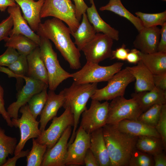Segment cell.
I'll return each instance as SVG.
<instances>
[{
    "label": "cell",
    "mask_w": 166,
    "mask_h": 166,
    "mask_svg": "<svg viewBox=\"0 0 166 166\" xmlns=\"http://www.w3.org/2000/svg\"><path fill=\"white\" fill-rule=\"evenodd\" d=\"M36 32L53 43L71 69L81 68L80 51L71 39L70 29L61 20L55 18L47 19L39 24Z\"/></svg>",
    "instance_id": "obj_1"
},
{
    "label": "cell",
    "mask_w": 166,
    "mask_h": 166,
    "mask_svg": "<svg viewBox=\"0 0 166 166\" xmlns=\"http://www.w3.org/2000/svg\"><path fill=\"white\" fill-rule=\"evenodd\" d=\"M102 130L110 166H128L131 155L136 148L138 137L120 131L115 125L106 124Z\"/></svg>",
    "instance_id": "obj_2"
},
{
    "label": "cell",
    "mask_w": 166,
    "mask_h": 166,
    "mask_svg": "<svg viewBox=\"0 0 166 166\" xmlns=\"http://www.w3.org/2000/svg\"><path fill=\"white\" fill-rule=\"evenodd\" d=\"M97 86V83L81 84L74 81L70 87L61 91L64 97L62 107L65 109L69 108L74 119L73 130L68 145L74 140L80 116L87 109V103L98 89Z\"/></svg>",
    "instance_id": "obj_3"
},
{
    "label": "cell",
    "mask_w": 166,
    "mask_h": 166,
    "mask_svg": "<svg viewBox=\"0 0 166 166\" xmlns=\"http://www.w3.org/2000/svg\"><path fill=\"white\" fill-rule=\"evenodd\" d=\"M40 37V54L48 73V88L50 90L54 91L63 81L72 78V75L61 67L50 40Z\"/></svg>",
    "instance_id": "obj_4"
},
{
    "label": "cell",
    "mask_w": 166,
    "mask_h": 166,
    "mask_svg": "<svg viewBox=\"0 0 166 166\" xmlns=\"http://www.w3.org/2000/svg\"><path fill=\"white\" fill-rule=\"evenodd\" d=\"M53 17L64 22L70 29L71 34L79 26L74 5L71 0H45L40 12L41 18Z\"/></svg>",
    "instance_id": "obj_5"
},
{
    "label": "cell",
    "mask_w": 166,
    "mask_h": 166,
    "mask_svg": "<svg viewBox=\"0 0 166 166\" xmlns=\"http://www.w3.org/2000/svg\"><path fill=\"white\" fill-rule=\"evenodd\" d=\"M123 65L122 62H117L102 66L87 61L80 70L71 73L72 78L74 81L81 84L108 81L121 69Z\"/></svg>",
    "instance_id": "obj_6"
},
{
    "label": "cell",
    "mask_w": 166,
    "mask_h": 166,
    "mask_svg": "<svg viewBox=\"0 0 166 166\" xmlns=\"http://www.w3.org/2000/svg\"><path fill=\"white\" fill-rule=\"evenodd\" d=\"M112 100L109 105L106 124L116 125L124 120H137L143 112L133 98L128 99L122 96Z\"/></svg>",
    "instance_id": "obj_7"
},
{
    "label": "cell",
    "mask_w": 166,
    "mask_h": 166,
    "mask_svg": "<svg viewBox=\"0 0 166 166\" xmlns=\"http://www.w3.org/2000/svg\"><path fill=\"white\" fill-rule=\"evenodd\" d=\"M134 81L133 76L126 67L121 69L108 81L105 86L97 89L91 98L101 101L124 96L127 86Z\"/></svg>",
    "instance_id": "obj_8"
},
{
    "label": "cell",
    "mask_w": 166,
    "mask_h": 166,
    "mask_svg": "<svg viewBox=\"0 0 166 166\" xmlns=\"http://www.w3.org/2000/svg\"><path fill=\"white\" fill-rule=\"evenodd\" d=\"M19 111L22 114L21 117L13 118L11 120L13 126L18 128L20 133V139L15 149L14 155L18 154L22 150L29 140L37 138L42 132L38 127L39 122L34 117L27 104L22 106Z\"/></svg>",
    "instance_id": "obj_9"
},
{
    "label": "cell",
    "mask_w": 166,
    "mask_h": 166,
    "mask_svg": "<svg viewBox=\"0 0 166 166\" xmlns=\"http://www.w3.org/2000/svg\"><path fill=\"white\" fill-rule=\"evenodd\" d=\"M73 115L69 108L65 109L64 112L59 117L53 119L49 127L42 132L36 139L37 142L47 146V148H52L57 143L66 129L73 126Z\"/></svg>",
    "instance_id": "obj_10"
},
{
    "label": "cell",
    "mask_w": 166,
    "mask_h": 166,
    "mask_svg": "<svg viewBox=\"0 0 166 166\" xmlns=\"http://www.w3.org/2000/svg\"><path fill=\"white\" fill-rule=\"evenodd\" d=\"M109 103L92 100L89 108L82 113L81 126L90 134L106 124Z\"/></svg>",
    "instance_id": "obj_11"
},
{
    "label": "cell",
    "mask_w": 166,
    "mask_h": 166,
    "mask_svg": "<svg viewBox=\"0 0 166 166\" xmlns=\"http://www.w3.org/2000/svg\"><path fill=\"white\" fill-rule=\"evenodd\" d=\"M113 40L106 35L97 33L94 38L82 49L87 61L99 64L110 58Z\"/></svg>",
    "instance_id": "obj_12"
},
{
    "label": "cell",
    "mask_w": 166,
    "mask_h": 166,
    "mask_svg": "<svg viewBox=\"0 0 166 166\" xmlns=\"http://www.w3.org/2000/svg\"><path fill=\"white\" fill-rule=\"evenodd\" d=\"M22 78L25 81V85L17 93V100L10 104L7 111L11 118H18L20 108L26 105L35 94L41 92L48 85L45 82L27 76H22Z\"/></svg>",
    "instance_id": "obj_13"
},
{
    "label": "cell",
    "mask_w": 166,
    "mask_h": 166,
    "mask_svg": "<svg viewBox=\"0 0 166 166\" xmlns=\"http://www.w3.org/2000/svg\"><path fill=\"white\" fill-rule=\"evenodd\" d=\"M90 134L81 126L77 130L73 142L68 147L65 166H79L85 165L84 159L89 148Z\"/></svg>",
    "instance_id": "obj_14"
},
{
    "label": "cell",
    "mask_w": 166,
    "mask_h": 166,
    "mask_svg": "<svg viewBox=\"0 0 166 166\" xmlns=\"http://www.w3.org/2000/svg\"><path fill=\"white\" fill-rule=\"evenodd\" d=\"M72 127H68L55 144L47 149L41 166H65L68 143L72 133Z\"/></svg>",
    "instance_id": "obj_15"
},
{
    "label": "cell",
    "mask_w": 166,
    "mask_h": 166,
    "mask_svg": "<svg viewBox=\"0 0 166 166\" xmlns=\"http://www.w3.org/2000/svg\"><path fill=\"white\" fill-rule=\"evenodd\" d=\"M160 29L157 26L144 27L136 36L133 44L136 49L145 53L157 52Z\"/></svg>",
    "instance_id": "obj_16"
},
{
    "label": "cell",
    "mask_w": 166,
    "mask_h": 166,
    "mask_svg": "<svg viewBox=\"0 0 166 166\" xmlns=\"http://www.w3.org/2000/svg\"><path fill=\"white\" fill-rule=\"evenodd\" d=\"M7 12L12 18L13 27L11 30L9 36L15 34L24 35L32 40L39 46L41 37L30 28L22 15L20 8L16 4L9 6Z\"/></svg>",
    "instance_id": "obj_17"
},
{
    "label": "cell",
    "mask_w": 166,
    "mask_h": 166,
    "mask_svg": "<svg viewBox=\"0 0 166 166\" xmlns=\"http://www.w3.org/2000/svg\"><path fill=\"white\" fill-rule=\"evenodd\" d=\"M64 97L62 91L56 94L54 91L50 90L45 106L40 114L39 129L44 131L48 122L57 116L59 109L63 106Z\"/></svg>",
    "instance_id": "obj_18"
},
{
    "label": "cell",
    "mask_w": 166,
    "mask_h": 166,
    "mask_svg": "<svg viewBox=\"0 0 166 166\" xmlns=\"http://www.w3.org/2000/svg\"><path fill=\"white\" fill-rule=\"evenodd\" d=\"M21 8L23 17L34 32L41 23L40 12L45 0H15Z\"/></svg>",
    "instance_id": "obj_19"
},
{
    "label": "cell",
    "mask_w": 166,
    "mask_h": 166,
    "mask_svg": "<svg viewBox=\"0 0 166 166\" xmlns=\"http://www.w3.org/2000/svg\"><path fill=\"white\" fill-rule=\"evenodd\" d=\"M126 68L136 81L134 87L135 93L150 90L155 87L153 74L141 61L135 66Z\"/></svg>",
    "instance_id": "obj_20"
},
{
    "label": "cell",
    "mask_w": 166,
    "mask_h": 166,
    "mask_svg": "<svg viewBox=\"0 0 166 166\" xmlns=\"http://www.w3.org/2000/svg\"><path fill=\"white\" fill-rule=\"evenodd\" d=\"M89 148L97 158L100 166H110V160L102 128L90 134Z\"/></svg>",
    "instance_id": "obj_21"
},
{
    "label": "cell",
    "mask_w": 166,
    "mask_h": 166,
    "mask_svg": "<svg viewBox=\"0 0 166 166\" xmlns=\"http://www.w3.org/2000/svg\"><path fill=\"white\" fill-rule=\"evenodd\" d=\"M28 70L26 76L48 83V73L40 54L39 46L27 56Z\"/></svg>",
    "instance_id": "obj_22"
},
{
    "label": "cell",
    "mask_w": 166,
    "mask_h": 166,
    "mask_svg": "<svg viewBox=\"0 0 166 166\" xmlns=\"http://www.w3.org/2000/svg\"><path fill=\"white\" fill-rule=\"evenodd\" d=\"M115 125L120 131L134 136H149L160 138L155 127L138 120H124Z\"/></svg>",
    "instance_id": "obj_23"
},
{
    "label": "cell",
    "mask_w": 166,
    "mask_h": 166,
    "mask_svg": "<svg viewBox=\"0 0 166 166\" xmlns=\"http://www.w3.org/2000/svg\"><path fill=\"white\" fill-rule=\"evenodd\" d=\"M137 102L143 112L157 104H166V90L156 87L147 91L134 93L131 95Z\"/></svg>",
    "instance_id": "obj_24"
},
{
    "label": "cell",
    "mask_w": 166,
    "mask_h": 166,
    "mask_svg": "<svg viewBox=\"0 0 166 166\" xmlns=\"http://www.w3.org/2000/svg\"><path fill=\"white\" fill-rule=\"evenodd\" d=\"M86 12L88 19L97 33L102 32L113 40L118 41L119 32L105 22L99 15L94 1L91 6L87 8Z\"/></svg>",
    "instance_id": "obj_25"
},
{
    "label": "cell",
    "mask_w": 166,
    "mask_h": 166,
    "mask_svg": "<svg viewBox=\"0 0 166 166\" xmlns=\"http://www.w3.org/2000/svg\"><path fill=\"white\" fill-rule=\"evenodd\" d=\"M139 55L140 61L153 74L166 73V53H145L140 51Z\"/></svg>",
    "instance_id": "obj_26"
},
{
    "label": "cell",
    "mask_w": 166,
    "mask_h": 166,
    "mask_svg": "<svg viewBox=\"0 0 166 166\" xmlns=\"http://www.w3.org/2000/svg\"><path fill=\"white\" fill-rule=\"evenodd\" d=\"M82 16L81 23L76 30L71 34L74 38V43L80 51L97 33L89 21L86 13L83 14Z\"/></svg>",
    "instance_id": "obj_27"
},
{
    "label": "cell",
    "mask_w": 166,
    "mask_h": 166,
    "mask_svg": "<svg viewBox=\"0 0 166 166\" xmlns=\"http://www.w3.org/2000/svg\"><path fill=\"white\" fill-rule=\"evenodd\" d=\"M5 46L14 48L20 55L27 56L39 45L32 40L21 34L9 36L4 40Z\"/></svg>",
    "instance_id": "obj_28"
},
{
    "label": "cell",
    "mask_w": 166,
    "mask_h": 166,
    "mask_svg": "<svg viewBox=\"0 0 166 166\" xmlns=\"http://www.w3.org/2000/svg\"><path fill=\"white\" fill-rule=\"evenodd\" d=\"M99 10L110 11L125 18L133 24L139 32L144 27L140 19L125 8L121 0H110L107 4L100 7Z\"/></svg>",
    "instance_id": "obj_29"
},
{
    "label": "cell",
    "mask_w": 166,
    "mask_h": 166,
    "mask_svg": "<svg viewBox=\"0 0 166 166\" xmlns=\"http://www.w3.org/2000/svg\"><path fill=\"white\" fill-rule=\"evenodd\" d=\"M136 148L152 156L165 151L161 138L152 136L138 137Z\"/></svg>",
    "instance_id": "obj_30"
},
{
    "label": "cell",
    "mask_w": 166,
    "mask_h": 166,
    "mask_svg": "<svg viewBox=\"0 0 166 166\" xmlns=\"http://www.w3.org/2000/svg\"><path fill=\"white\" fill-rule=\"evenodd\" d=\"M17 142L16 137L7 136L0 127V166L4 164L9 155L14 154Z\"/></svg>",
    "instance_id": "obj_31"
},
{
    "label": "cell",
    "mask_w": 166,
    "mask_h": 166,
    "mask_svg": "<svg viewBox=\"0 0 166 166\" xmlns=\"http://www.w3.org/2000/svg\"><path fill=\"white\" fill-rule=\"evenodd\" d=\"M47 149V146L38 143L32 138V146L26 157L27 166H41L44 155Z\"/></svg>",
    "instance_id": "obj_32"
},
{
    "label": "cell",
    "mask_w": 166,
    "mask_h": 166,
    "mask_svg": "<svg viewBox=\"0 0 166 166\" xmlns=\"http://www.w3.org/2000/svg\"><path fill=\"white\" fill-rule=\"evenodd\" d=\"M135 14L140 20L144 27L161 26L166 22V10L154 14H147L138 11L135 13Z\"/></svg>",
    "instance_id": "obj_33"
},
{
    "label": "cell",
    "mask_w": 166,
    "mask_h": 166,
    "mask_svg": "<svg viewBox=\"0 0 166 166\" xmlns=\"http://www.w3.org/2000/svg\"><path fill=\"white\" fill-rule=\"evenodd\" d=\"M47 88H45L41 92L35 94L28 102L27 105L30 110L36 119L38 116L41 114L47 101Z\"/></svg>",
    "instance_id": "obj_34"
},
{
    "label": "cell",
    "mask_w": 166,
    "mask_h": 166,
    "mask_svg": "<svg viewBox=\"0 0 166 166\" xmlns=\"http://www.w3.org/2000/svg\"><path fill=\"white\" fill-rule=\"evenodd\" d=\"M163 105L157 104L152 106L142 113L137 120L155 127L159 118Z\"/></svg>",
    "instance_id": "obj_35"
},
{
    "label": "cell",
    "mask_w": 166,
    "mask_h": 166,
    "mask_svg": "<svg viewBox=\"0 0 166 166\" xmlns=\"http://www.w3.org/2000/svg\"><path fill=\"white\" fill-rule=\"evenodd\" d=\"M152 155L136 148L132 152L128 163V166H154Z\"/></svg>",
    "instance_id": "obj_36"
},
{
    "label": "cell",
    "mask_w": 166,
    "mask_h": 166,
    "mask_svg": "<svg viewBox=\"0 0 166 166\" xmlns=\"http://www.w3.org/2000/svg\"><path fill=\"white\" fill-rule=\"evenodd\" d=\"M8 68L19 78H22V76H26L28 70L27 56L20 55L17 59L7 66Z\"/></svg>",
    "instance_id": "obj_37"
},
{
    "label": "cell",
    "mask_w": 166,
    "mask_h": 166,
    "mask_svg": "<svg viewBox=\"0 0 166 166\" xmlns=\"http://www.w3.org/2000/svg\"><path fill=\"white\" fill-rule=\"evenodd\" d=\"M166 149V104L163 105L159 118L155 127Z\"/></svg>",
    "instance_id": "obj_38"
},
{
    "label": "cell",
    "mask_w": 166,
    "mask_h": 166,
    "mask_svg": "<svg viewBox=\"0 0 166 166\" xmlns=\"http://www.w3.org/2000/svg\"><path fill=\"white\" fill-rule=\"evenodd\" d=\"M7 47L5 51L0 55V66H8L16 61L20 55L14 48Z\"/></svg>",
    "instance_id": "obj_39"
},
{
    "label": "cell",
    "mask_w": 166,
    "mask_h": 166,
    "mask_svg": "<svg viewBox=\"0 0 166 166\" xmlns=\"http://www.w3.org/2000/svg\"><path fill=\"white\" fill-rule=\"evenodd\" d=\"M13 26V20L10 15L0 22V41L9 36Z\"/></svg>",
    "instance_id": "obj_40"
},
{
    "label": "cell",
    "mask_w": 166,
    "mask_h": 166,
    "mask_svg": "<svg viewBox=\"0 0 166 166\" xmlns=\"http://www.w3.org/2000/svg\"><path fill=\"white\" fill-rule=\"evenodd\" d=\"M4 95V89L0 85V114L6 122L8 126L12 128L14 126L11 118L5 107Z\"/></svg>",
    "instance_id": "obj_41"
},
{
    "label": "cell",
    "mask_w": 166,
    "mask_h": 166,
    "mask_svg": "<svg viewBox=\"0 0 166 166\" xmlns=\"http://www.w3.org/2000/svg\"><path fill=\"white\" fill-rule=\"evenodd\" d=\"M130 50L126 48V45L123 44L121 47L112 50L111 57V60L117 59L119 60H126V57Z\"/></svg>",
    "instance_id": "obj_42"
},
{
    "label": "cell",
    "mask_w": 166,
    "mask_h": 166,
    "mask_svg": "<svg viewBox=\"0 0 166 166\" xmlns=\"http://www.w3.org/2000/svg\"><path fill=\"white\" fill-rule=\"evenodd\" d=\"M72 0L74 3L77 18L80 22L83 14L86 13L88 6L84 0Z\"/></svg>",
    "instance_id": "obj_43"
},
{
    "label": "cell",
    "mask_w": 166,
    "mask_h": 166,
    "mask_svg": "<svg viewBox=\"0 0 166 166\" xmlns=\"http://www.w3.org/2000/svg\"><path fill=\"white\" fill-rule=\"evenodd\" d=\"M153 81L155 87L166 90V73L153 74Z\"/></svg>",
    "instance_id": "obj_44"
},
{
    "label": "cell",
    "mask_w": 166,
    "mask_h": 166,
    "mask_svg": "<svg viewBox=\"0 0 166 166\" xmlns=\"http://www.w3.org/2000/svg\"><path fill=\"white\" fill-rule=\"evenodd\" d=\"M160 29V38L157 52L166 53V22Z\"/></svg>",
    "instance_id": "obj_45"
},
{
    "label": "cell",
    "mask_w": 166,
    "mask_h": 166,
    "mask_svg": "<svg viewBox=\"0 0 166 166\" xmlns=\"http://www.w3.org/2000/svg\"><path fill=\"white\" fill-rule=\"evenodd\" d=\"M84 162L86 166H100L97 158L89 148L86 152Z\"/></svg>",
    "instance_id": "obj_46"
},
{
    "label": "cell",
    "mask_w": 166,
    "mask_h": 166,
    "mask_svg": "<svg viewBox=\"0 0 166 166\" xmlns=\"http://www.w3.org/2000/svg\"><path fill=\"white\" fill-rule=\"evenodd\" d=\"M29 151V149L22 150L18 154L14 155L13 157L8 158L2 166H15L18 160L26 156Z\"/></svg>",
    "instance_id": "obj_47"
},
{
    "label": "cell",
    "mask_w": 166,
    "mask_h": 166,
    "mask_svg": "<svg viewBox=\"0 0 166 166\" xmlns=\"http://www.w3.org/2000/svg\"><path fill=\"white\" fill-rule=\"evenodd\" d=\"M140 51L135 49L131 50L128 53L126 60L130 63L137 64L140 61Z\"/></svg>",
    "instance_id": "obj_48"
},
{
    "label": "cell",
    "mask_w": 166,
    "mask_h": 166,
    "mask_svg": "<svg viewBox=\"0 0 166 166\" xmlns=\"http://www.w3.org/2000/svg\"><path fill=\"white\" fill-rule=\"evenodd\" d=\"M154 166H166V156L164 151L153 156Z\"/></svg>",
    "instance_id": "obj_49"
},
{
    "label": "cell",
    "mask_w": 166,
    "mask_h": 166,
    "mask_svg": "<svg viewBox=\"0 0 166 166\" xmlns=\"http://www.w3.org/2000/svg\"><path fill=\"white\" fill-rule=\"evenodd\" d=\"M16 4L15 0H0V11L4 12L9 6Z\"/></svg>",
    "instance_id": "obj_50"
},
{
    "label": "cell",
    "mask_w": 166,
    "mask_h": 166,
    "mask_svg": "<svg viewBox=\"0 0 166 166\" xmlns=\"http://www.w3.org/2000/svg\"><path fill=\"white\" fill-rule=\"evenodd\" d=\"M89 0V1H90V3L91 4V3H92V2L94 1H93V0Z\"/></svg>",
    "instance_id": "obj_51"
},
{
    "label": "cell",
    "mask_w": 166,
    "mask_h": 166,
    "mask_svg": "<svg viewBox=\"0 0 166 166\" xmlns=\"http://www.w3.org/2000/svg\"><path fill=\"white\" fill-rule=\"evenodd\" d=\"M162 1H165V2L166 1V0H161Z\"/></svg>",
    "instance_id": "obj_52"
}]
</instances>
